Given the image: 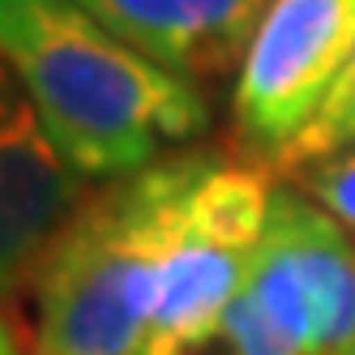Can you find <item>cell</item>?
Here are the masks:
<instances>
[{
	"label": "cell",
	"mask_w": 355,
	"mask_h": 355,
	"mask_svg": "<svg viewBox=\"0 0 355 355\" xmlns=\"http://www.w3.org/2000/svg\"><path fill=\"white\" fill-rule=\"evenodd\" d=\"M300 189L309 197H317L321 206L355 236V150H343V155L300 171Z\"/></svg>",
	"instance_id": "cell-9"
},
{
	"label": "cell",
	"mask_w": 355,
	"mask_h": 355,
	"mask_svg": "<svg viewBox=\"0 0 355 355\" xmlns=\"http://www.w3.org/2000/svg\"><path fill=\"white\" fill-rule=\"evenodd\" d=\"M120 43L201 86L236 73L270 0H73Z\"/></svg>",
	"instance_id": "cell-7"
},
{
	"label": "cell",
	"mask_w": 355,
	"mask_h": 355,
	"mask_svg": "<svg viewBox=\"0 0 355 355\" xmlns=\"http://www.w3.org/2000/svg\"><path fill=\"white\" fill-rule=\"evenodd\" d=\"M206 163L210 150H180L86 193L39 266L31 355H146L163 261Z\"/></svg>",
	"instance_id": "cell-2"
},
{
	"label": "cell",
	"mask_w": 355,
	"mask_h": 355,
	"mask_svg": "<svg viewBox=\"0 0 355 355\" xmlns=\"http://www.w3.org/2000/svg\"><path fill=\"white\" fill-rule=\"evenodd\" d=\"M218 338L227 355L355 351V236L304 189H274L257 261Z\"/></svg>",
	"instance_id": "cell-3"
},
{
	"label": "cell",
	"mask_w": 355,
	"mask_h": 355,
	"mask_svg": "<svg viewBox=\"0 0 355 355\" xmlns=\"http://www.w3.org/2000/svg\"><path fill=\"white\" fill-rule=\"evenodd\" d=\"M351 355H355V351H351Z\"/></svg>",
	"instance_id": "cell-12"
},
{
	"label": "cell",
	"mask_w": 355,
	"mask_h": 355,
	"mask_svg": "<svg viewBox=\"0 0 355 355\" xmlns=\"http://www.w3.org/2000/svg\"><path fill=\"white\" fill-rule=\"evenodd\" d=\"M351 146H355V56L338 73L334 90L325 94V103L309 120V129H304L283 150V155L274 159L270 171H278V175H300V171H309V167H317L325 159L343 155V150H351Z\"/></svg>",
	"instance_id": "cell-8"
},
{
	"label": "cell",
	"mask_w": 355,
	"mask_h": 355,
	"mask_svg": "<svg viewBox=\"0 0 355 355\" xmlns=\"http://www.w3.org/2000/svg\"><path fill=\"white\" fill-rule=\"evenodd\" d=\"M351 150H355V146H351Z\"/></svg>",
	"instance_id": "cell-11"
},
{
	"label": "cell",
	"mask_w": 355,
	"mask_h": 355,
	"mask_svg": "<svg viewBox=\"0 0 355 355\" xmlns=\"http://www.w3.org/2000/svg\"><path fill=\"white\" fill-rule=\"evenodd\" d=\"M0 56L82 180L146 171L210 124L197 86L120 43L73 0H0Z\"/></svg>",
	"instance_id": "cell-1"
},
{
	"label": "cell",
	"mask_w": 355,
	"mask_h": 355,
	"mask_svg": "<svg viewBox=\"0 0 355 355\" xmlns=\"http://www.w3.org/2000/svg\"><path fill=\"white\" fill-rule=\"evenodd\" d=\"M0 355H21V338H17V325L5 317L0 309Z\"/></svg>",
	"instance_id": "cell-10"
},
{
	"label": "cell",
	"mask_w": 355,
	"mask_h": 355,
	"mask_svg": "<svg viewBox=\"0 0 355 355\" xmlns=\"http://www.w3.org/2000/svg\"><path fill=\"white\" fill-rule=\"evenodd\" d=\"M274 184L261 163L210 155L175 232L146 355H193L218 338L266 236Z\"/></svg>",
	"instance_id": "cell-4"
},
{
	"label": "cell",
	"mask_w": 355,
	"mask_h": 355,
	"mask_svg": "<svg viewBox=\"0 0 355 355\" xmlns=\"http://www.w3.org/2000/svg\"><path fill=\"white\" fill-rule=\"evenodd\" d=\"M86 193L90 180L64 163L26 86L0 56V304H17L35 287L47 248Z\"/></svg>",
	"instance_id": "cell-6"
},
{
	"label": "cell",
	"mask_w": 355,
	"mask_h": 355,
	"mask_svg": "<svg viewBox=\"0 0 355 355\" xmlns=\"http://www.w3.org/2000/svg\"><path fill=\"white\" fill-rule=\"evenodd\" d=\"M355 56V0H270L236 69V137L266 171L309 129Z\"/></svg>",
	"instance_id": "cell-5"
}]
</instances>
